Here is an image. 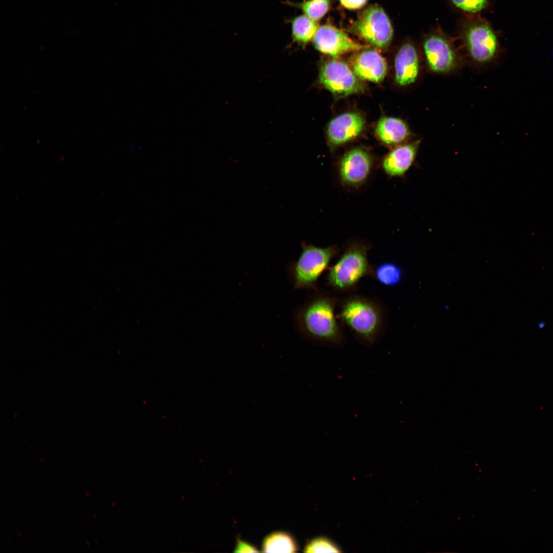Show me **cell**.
Masks as SVG:
<instances>
[{
	"label": "cell",
	"mask_w": 553,
	"mask_h": 553,
	"mask_svg": "<svg viewBox=\"0 0 553 553\" xmlns=\"http://www.w3.org/2000/svg\"><path fill=\"white\" fill-rule=\"evenodd\" d=\"M337 299L316 293L296 307L293 321L296 332L305 340L319 346L339 348L346 338L337 320Z\"/></svg>",
	"instance_id": "6da1fadb"
},
{
	"label": "cell",
	"mask_w": 553,
	"mask_h": 553,
	"mask_svg": "<svg viewBox=\"0 0 553 553\" xmlns=\"http://www.w3.org/2000/svg\"><path fill=\"white\" fill-rule=\"evenodd\" d=\"M342 322L357 340L370 347L381 337L385 327V313L380 304L361 296H349L342 301L339 314Z\"/></svg>",
	"instance_id": "7a4b0ae2"
},
{
	"label": "cell",
	"mask_w": 553,
	"mask_h": 553,
	"mask_svg": "<svg viewBox=\"0 0 553 553\" xmlns=\"http://www.w3.org/2000/svg\"><path fill=\"white\" fill-rule=\"evenodd\" d=\"M369 247L363 244L350 245L328 269V285L339 292L354 289L365 276L373 277L374 267L368 260Z\"/></svg>",
	"instance_id": "3957f363"
},
{
	"label": "cell",
	"mask_w": 553,
	"mask_h": 553,
	"mask_svg": "<svg viewBox=\"0 0 553 553\" xmlns=\"http://www.w3.org/2000/svg\"><path fill=\"white\" fill-rule=\"evenodd\" d=\"M302 252L295 261L287 265V273L294 289L317 291L318 280L338 252L335 246L325 248L303 243Z\"/></svg>",
	"instance_id": "277c9868"
},
{
	"label": "cell",
	"mask_w": 553,
	"mask_h": 553,
	"mask_svg": "<svg viewBox=\"0 0 553 553\" xmlns=\"http://www.w3.org/2000/svg\"><path fill=\"white\" fill-rule=\"evenodd\" d=\"M422 53L426 67L433 74H451L461 65V58L453 44L439 32H431L423 38Z\"/></svg>",
	"instance_id": "5b68a950"
},
{
	"label": "cell",
	"mask_w": 553,
	"mask_h": 553,
	"mask_svg": "<svg viewBox=\"0 0 553 553\" xmlns=\"http://www.w3.org/2000/svg\"><path fill=\"white\" fill-rule=\"evenodd\" d=\"M464 46L470 59L478 65L492 61L497 54L499 43L493 29L486 22L475 20L462 31Z\"/></svg>",
	"instance_id": "8992f818"
},
{
	"label": "cell",
	"mask_w": 553,
	"mask_h": 553,
	"mask_svg": "<svg viewBox=\"0 0 553 553\" xmlns=\"http://www.w3.org/2000/svg\"><path fill=\"white\" fill-rule=\"evenodd\" d=\"M355 31L377 48H384L392 39L391 23L381 7L371 5L365 9L354 24Z\"/></svg>",
	"instance_id": "52a82bcc"
},
{
	"label": "cell",
	"mask_w": 553,
	"mask_h": 553,
	"mask_svg": "<svg viewBox=\"0 0 553 553\" xmlns=\"http://www.w3.org/2000/svg\"><path fill=\"white\" fill-rule=\"evenodd\" d=\"M319 81L332 93L347 96L363 90L364 86L354 72L343 61L333 59L321 67Z\"/></svg>",
	"instance_id": "ba28073f"
},
{
	"label": "cell",
	"mask_w": 553,
	"mask_h": 553,
	"mask_svg": "<svg viewBox=\"0 0 553 553\" xmlns=\"http://www.w3.org/2000/svg\"><path fill=\"white\" fill-rule=\"evenodd\" d=\"M313 42L320 52L333 57L366 48L352 40L343 31L329 25L318 27Z\"/></svg>",
	"instance_id": "9c48e42d"
},
{
	"label": "cell",
	"mask_w": 553,
	"mask_h": 553,
	"mask_svg": "<svg viewBox=\"0 0 553 553\" xmlns=\"http://www.w3.org/2000/svg\"><path fill=\"white\" fill-rule=\"evenodd\" d=\"M395 80L398 85L406 87L415 83L421 69V58L416 46L410 42L403 44L394 59Z\"/></svg>",
	"instance_id": "30bf717a"
},
{
	"label": "cell",
	"mask_w": 553,
	"mask_h": 553,
	"mask_svg": "<svg viewBox=\"0 0 553 553\" xmlns=\"http://www.w3.org/2000/svg\"><path fill=\"white\" fill-rule=\"evenodd\" d=\"M371 167L372 159L369 154L363 148H353L341 161V178L346 184H360L368 177Z\"/></svg>",
	"instance_id": "8fae6325"
},
{
	"label": "cell",
	"mask_w": 553,
	"mask_h": 553,
	"mask_svg": "<svg viewBox=\"0 0 553 553\" xmlns=\"http://www.w3.org/2000/svg\"><path fill=\"white\" fill-rule=\"evenodd\" d=\"M365 120L359 114L344 113L332 119L328 124L327 135L330 143L338 145L358 136L363 131Z\"/></svg>",
	"instance_id": "7c38bea8"
},
{
	"label": "cell",
	"mask_w": 553,
	"mask_h": 553,
	"mask_svg": "<svg viewBox=\"0 0 553 553\" xmlns=\"http://www.w3.org/2000/svg\"><path fill=\"white\" fill-rule=\"evenodd\" d=\"M352 66L357 77L375 82L382 81L387 71L385 59L376 51L371 49L364 50L357 54Z\"/></svg>",
	"instance_id": "4fadbf2b"
},
{
	"label": "cell",
	"mask_w": 553,
	"mask_h": 553,
	"mask_svg": "<svg viewBox=\"0 0 553 553\" xmlns=\"http://www.w3.org/2000/svg\"><path fill=\"white\" fill-rule=\"evenodd\" d=\"M420 144V140L400 145L393 150L382 162V167L391 176L403 175L413 163Z\"/></svg>",
	"instance_id": "5bb4252c"
},
{
	"label": "cell",
	"mask_w": 553,
	"mask_h": 553,
	"mask_svg": "<svg viewBox=\"0 0 553 553\" xmlns=\"http://www.w3.org/2000/svg\"><path fill=\"white\" fill-rule=\"evenodd\" d=\"M375 133L382 142L389 144L402 142L410 136L407 123L401 119L391 117H384L378 121Z\"/></svg>",
	"instance_id": "9a60e30c"
},
{
	"label": "cell",
	"mask_w": 553,
	"mask_h": 553,
	"mask_svg": "<svg viewBox=\"0 0 553 553\" xmlns=\"http://www.w3.org/2000/svg\"><path fill=\"white\" fill-rule=\"evenodd\" d=\"M291 37L294 41L305 45L313 38L318 25L305 14L296 16L289 20Z\"/></svg>",
	"instance_id": "2e32d148"
},
{
	"label": "cell",
	"mask_w": 553,
	"mask_h": 553,
	"mask_svg": "<svg viewBox=\"0 0 553 553\" xmlns=\"http://www.w3.org/2000/svg\"><path fill=\"white\" fill-rule=\"evenodd\" d=\"M297 546L288 534L278 531L268 535L264 540L262 551L264 552H294Z\"/></svg>",
	"instance_id": "e0dca14e"
},
{
	"label": "cell",
	"mask_w": 553,
	"mask_h": 553,
	"mask_svg": "<svg viewBox=\"0 0 553 553\" xmlns=\"http://www.w3.org/2000/svg\"><path fill=\"white\" fill-rule=\"evenodd\" d=\"M401 267L394 262H384L374 267L373 279L386 287L398 285L403 277Z\"/></svg>",
	"instance_id": "ac0fdd59"
},
{
	"label": "cell",
	"mask_w": 553,
	"mask_h": 553,
	"mask_svg": "<svg viewBox=\"0 0 553 553\" xmlns=\"http://www.w3.org/2000/svg\"><path fill=\"white\" fill-rule=\"evenodd\" d=\"M285 4L301 9L305 15L316 22L327 12L330 2V0H307L293 3L287 1Z\"/></svg>",
	"instance_id": "d6986e66"
},
{
	"label": "cell",
	"mask_w": 553,
	"mask_h": 553,
	"mask_svg": "<svg viewBox=\"0 0 553 553\" xmlns=\"http://www.w3.org/2000/svg\"><path fill=\"white\" fill-rule=\"evenodd\" d=\"M339 548L331 541L323 537L315 538L305 546L306 552H339Z\"/></svg>",
	"instance_id": "ffe728a7"
},
{
	"label": "cell",
	"mask_w": 553,
	"mask_h": 553,
	"mask_svg": "<svg viewBox=\"0 0 553 553\" xmlns=\"http://www.w3.org/2000/svg\"><path fill=\"white\" fill-rule=\"evenodd\" d=\"M457 9L466 13H477L486 9L489 0H451Z\"/></svg>",
	"instance_id": "44dd1931"
},
{
	"label": "cell",
	"mask_w": 553,
	"mask_h": 553,
	"mask_svg": "<svg viewBox=\"0 0 553 553\" xmlns=\"http://www.w3.org/2000/svg\"><path fill=\"white\" fill-rule=\"evenodd\" d=\"M259 550L253 545L237 538L235 552H257Z\"/></svg>",
	"instance_id": "7402d4cb"
},
{
	"label": "cell",
	"mask_w": 553,
	"mask_h": 553,
	"mask_svg": "<svg viewBox=\"0 0 553 553\" xmlns=\"http://www.w3.org/2000/svg\"><path fill=\"white\" fill-rule=\"evenodd\" d=\"M342 6L345 8L355 10L363 7L366 3L367 0H339Z\"/></svg>",
	"instance_id": "603a6c76"
}]
</instances>
